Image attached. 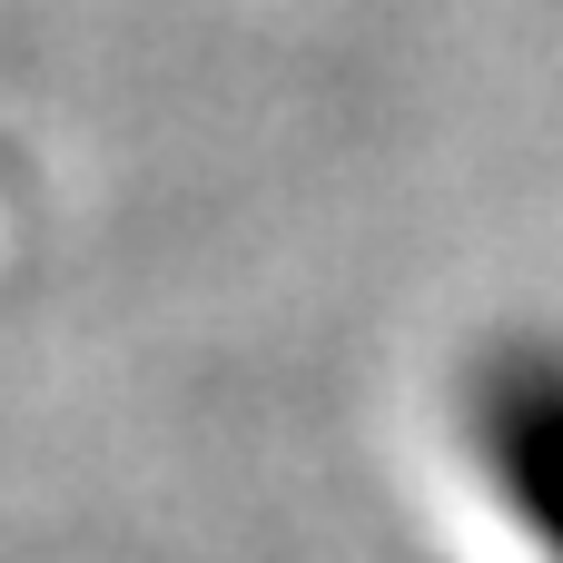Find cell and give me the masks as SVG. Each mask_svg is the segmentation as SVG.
I'll use <instances>...</instances> for the list:
<instances>
[{
  "instance_id": "obj_1",
  "label": "cell",
  "mask_w": 563,
  "mask_h": 563,
  "mask_svg": "<svg viewBox=\"0 0 563 563\" xmlns=\"http://www.w3.org/2000/svg\"><path fill=\"white\" fill-rule=\"evenodd\" d=\"M465 426H475V455H485L495 495L534 534V554L563 563V346L485 356V376L465 396Z\"/></svg>"
}]
</instances>
